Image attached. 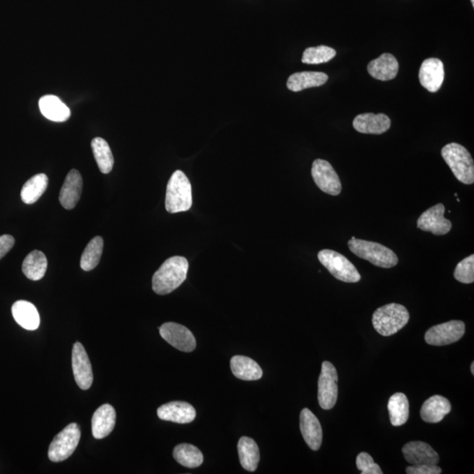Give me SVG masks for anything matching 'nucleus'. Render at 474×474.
Segmentation results:
<instances>
[{"label": "nucleus", "instance_id": "10", "mask_svg": "<svg viewBox=\"0 0 474 474\" xmlns=\"http://www.w3.org/2000/svg\"><path fill=\"white\" fill-rule=\"evenodd\" d=\"M311 173L314 183L321 191L332 196L340 195V179L330 162L323 159H316L313 162Z\"/></svg>", "mask_w": 474, "mask_h": 474}, {"label": "nucleus", "instance_id": "15", "mask_svg": "<svg viewBox=\"0 0 474 474\" xmlns=\"http://www.w3.org/2000/svg\"><path fill=\"white\" fill-rule=\"evenodd\" d=\"M158 416L161 420L186 424L195 419L196 410L191 404L184 401H172L159 407Z\"/></svg>", "mask_w": 474, "mask_h": 474}, {"label": "nucleus", "instance_id": "21", "mask_svg": "<svg viewBox=\"0 0 474 474\" xmlns=\"http://www.w3.org/2000/svg\"><path fill=\"white\" fill-rule=\"evenodd\" d=\"M368 74L379 81H389L396 78L399 71V63L393 55L385 53L370 62Z\"/></svg>", "mask_w": 474, "mask_h": 474}, {"label": "nucleus", "instance_id": "39", "mask_svg": "<svg viewBox=\"0 0 474 474\" xmlns=\"http://www.w3.org/2000/svg\"><path fill=\"white\" fill-rule=\"evenodd\" d=\"M470 372H472V375H474V363H472V365H470Z\"/></svg>", "mask_w": 474, "mask_h": 474}, {"label": "nucleus", "instance_id": "4", "mask_svg": "<svg viewBox=\"0 0 474 474\" xmlns=\"http://www.w3.org/2000/svg\"><path fill=\"white\" fill-rule=\"evenodd\" d=\"M375 330L384 337H390L403 328L410 321V313L400 304L390 303L379 307L372 314Z\"/></svg>", "mask_w": 474, "mask_h": 474}, {"label": "nucleus", "instance_id": "22", "mask_svg": "<svg viewBox=\"0 0 474 474\" xmlns=\"http://www.w3.org/2000/svg\"><path fill=\"white\" fill-rule=\"evenodd\" d=\"M452 411L448 399L441 396H434L425 400L421 408V417L425 423L438 424Z\"/></svg>", "mask_w": 474, "mask_h": 474}, {"label": "nucleus", "instance_id": "24", "mask_svg": "<svg viewBox=\"0 0 474 474\" xmlns=\"http://www.w3.org/2000/svg\"><path fill=\"white\" fill-rule=\"evenodd\" d=\"M328 77L323 72L316 71H303L297 72L290 76L287 81V88L290 91L300 92L311 88H318V86L326 84Z\"/></svg>", "mask_w": 474, "mask_h": 474}, {"label": "nucleus", "instance_id": "32", "mask_svg": "<svg viewBox=\"0 0 474 474\" xmlns=\"http://www.w3.org/2000/svg\"><path fill=\"white\" fill-rule=\"evenodd\" d=\"M92 148L99 171L109 174L112 171L114 159L109 144L103 138L96 137L92 141Z\"/></svg>", "mask_w": 474, "mask_h": 474}, {"label": "nucleus", "instance_id": "13", "mask_svg": "<svg viewBox=\"0 0 474 474\" xmlns=\"http://www.w3.org/2000/svg\"><path fill=\"white\" fill-rule=\"evenodd\" d=\"M72 369L78 386L83 390L89 389L93 382L92 365L84 346L78 342L72 351Z\"/></svg>", "mask_w": 474, "mask_h": 474}, {"label": "nucleus", "instance_id": "17", "mask_svg": "<svg viewBox=\"0 0 474 474\" xmlns=\"http://www.w3.org/2000/svg\"><path fill=\"white\" fill-rule=\"evenodd\" d=\"M300 428L306 444L313 451H318L323 442V428L318 418L309 408H304L300 413Z\"/></svg>", "mask_w": 474, "mask_h": 474}, {"label": "nucleus", "instance_id": "18", "mask_svg": "<svg viewBox=\"0 0 474 474\" xmlns=\"http://www.w3.org/2000/svg\"><path fill=\"white\" fill-rule=\"evenodd\" d=\"M390 127V118L384 113L358 114L353 120V127L362 134H382L386 133Z\"/></svg>", "mask_w": 474, "mask_h": 474}, {"label": "nucleus", "instance_id": "28", "mask_svg": "<svg viewBox=\"0 0 474 474\" xmlns=\"http://www.w3.org/2000/svg\"><path fill=\"white\" fill-rule=\"evenodd\" d=\"M387 410L393 426L400 427L407 423L410 417V403L404 393H396L391 396Z\"/></svg>", "mask_w": 474, "mask_h": 474}, {"label": "nucleus", "instance_id": "1", "mask_svg": "<svg viewBox=\"0 0 474 474\" xmlns=\"http://www.w3.org/2000/svg\"><path fill=\"white\" fill-rule=\"evenodd\" d=\"M189 264L184 257L169 258L152 278V288L159 295H166L179 288L188 277Z\"/></svg>", "mask_w": 474, "mask_h": 474}, {"label": "nucleus", "instance_id": "27", "mask_svg": "<svg viewBox=\"0 0 474 474\" xmlns=\"http://www.w3.org/2000/svg\"><path fill=\"white\" fill-rule=\"evenodd\" d=\"M238 454L243 468L249 472H254L258 468L260 453L258 446L253 439L247 437L240 438L238 442Z\"/></svg>", "mask_w": 474, "mask_h": 474}, {"label": "nucleus", "instance_id": "16", "mask_svg": "<svg viewBox=\"0 0 474 474\" xmlns=\"http://www.w3.org/2000/svg\"><path fill=\"white\" fill-rule=\"evenodd\" d=\"M421 85L431 92H437L445 79L444 64L438 58H428L421 64L419 71Z\"/></svg>", "mask_w": 474, "mask_h": 474}, {"label": "nucleus", "instance_id": "11", "mask_svg": "<svg viewBox=\"0 0 474 474\" xmlns=\"http://www.w3.org/2000/svg\"><path fill=\"white\" fill-rule=\"evenodd\" d=\"M159 333L168 344L184 352H192L196 348V339L191 330L181 324L166 323L159 328Z\"/></svg>", "mask_w": 474, "mask_h": 474}, {"label": "nucleus", "instance_id": "14", "mask_svg": "<svg viewBox=\"0 0 474 474\" xmlns=\"http://www.w3.org/2000/svg\"><path fill=\"white\" fill-rule=\"evenodd\" d=\"M405 459L411 466L438 465L439 455L427 442L413 441L407 442L403 448Z\"/></svg>", "mask_w": 474, "mask_h": 474}, {"label": "nucleus", "instance_id": "33", "mask_svg": "<svg viewBox=\"0 0 474 474\" xmlns=\"http://www.w3.org/2000/svg\"><path fill=\"white\" fill-rule=\"evenodd\" d=\"M104 247L103 238L95 237L89 242L88 246L83 252L81 266L85 272L92 271L99 265L100 258H102Z\"/></svg>", "mask_w": 474, "mask_h": 474}, {"label": "nucleus", "instance_id": "5", "mask_svg": "<svg viewBox=\"0 0 474 474\" xmlns=\"http://www.w3.org/2000/svg\"><path fill=\"white\" fill-rule=\"evenodd\" d=\"M441 154L459 181L465 185L473 184V160L465 147L456 143L449 144L442 148Z\"/></svg>", "mask_w": 474, "mask_h": 474}, {"label": "nucleus", "instance_id": "35", "mask_svg": "<svg viewBox=\"0 0 474 474\" xmlns=\"http://www.w3.org/2000/svg\"><path fill=\"white\" fill-rule=\"evenodd\" d=\"M454 278L463 284L474 282V256L473 254L459 263L455 269Z\"/></svg>", "mask_w": 474, "mask_h": 474}, {"label": "nucleus", "instance_id": "26", "mask_svg": "<svg viewBox=\"0 0 474 474\" xmlns=\"http://www.w3.org/2000/svg\"><path fill=\"white\" fill-rule=\"evenodd\" d=\"M231 371L237 379L242 380H258L263 376L260 365L245 356H235L230 361Z\"/></svg>", "mask_w": 474, "mask_h": 474}, {"label": "nucleus", "instance_id": "6", "mask_svg": "<svg viewBox=\"0 0 474 474\" xmlns=\"http://www.w3.org/2000/svg\"><path fill=\"white\" fill-rule=\"evenodd\" d=\"M318 259L321 265L333 275L335 279L345 283L361 281V276L357 268L344 255L332 250H323L318 253Z\"/></svg>", "mask_w": 474, "mask_h": 474}, {"label": "nucleus", "instance_id": "38", "mask_svg": "<svg viewBox=\"0 0 474 474\" xmlns=\"http://www.w3.org/2000/svg\"><path fill=\"white\" fill-rule=\"evenodd\" d=\"M15 238L10 235H4L0 237V259L5 257L15 245Z\"/></svg>", "mask_w": 474, "mask_h": 474}, {"label": "nucleus", "instance_id": "2", "mask_svg": "<svg viewBox=\"0 0 474 474\" xmlns=\"http://www.w3.org/2000/svg\"><path fill=\"white\" fill-rule=\"evenodd\" d=\"M193 206L192 186L182 171H176L169 179L166 188L165 209L167 212H186Z\"/></svg>", "mask_w": 474, "mask_h": 474}, {"label": "nucleus", "instance_id": "9", "mask_svg": "<svg viewBox=\"0 0 474 474\" xmlns=\"http://www.w3.org/2000/svg\"><path fill=\"white\" fill-rule=\"evenodd\" d=\"M466 325L461 321H449L447 323L435 325L425 334L428 344L444 346L454 344L463 337Z\"/></svg>", "mask_w": 474, "mask_h": 474}, {"label": "nucleus", "instance_id": "40", "mask_svg": "<svg viewBox=\"0 0 474 474\" xmlns=\"http://www.w3.org/2000/svg\"><path fill=\"white\" fill-rule=\"evenodd\" d=\"M472 1L473 6H474V0H470Z\"/></svg>", "mask_w": 474, "mask_h": 474}, {"label": "nucleus", "instance_id": "30", "mask_svg": "<svg viewBox=\"0 0 474 474\" xmlns=\"http://www.w3.org/2000/svg\"><path fill=\"white\" fill-rule=\"evenodd\" d=\"M48 179L44 173H40L32 176L25 183L20 193L22 202L30 205L37 202L46 191Z\"/></svg>", "mask_w": 474, "mask_h": 474}, {"label": "nucleus", "instance_id": "31", "mask_svg": "<svg viewBox=\"0 0 474 474\" xmlns=\"http://www.w3.org/2000/svg\"><path fill=\"white\" fill-rule=\"evenodd\" d=\"M176 461L188 468H196L202 465V452L196 446L189 444L176 445L173 451Z\"/></svg>", "mask_w": 474, "mask_h": 474}, {"label": "nucleus", "instance_id": "25", "mask_svg": "<svg viewBox=\"0 0 474 474\" xmlns=\"http://www.w3.org/2000/svg\"><path fill=\"white\" fill-rule=\"evenodd\" d=\"M39 107L43 116L52 122H67L71 117V110L57 96H43L39 100Z\"/></svg>", "mask_w": 474, "mask_h": 474}, {"label": "nucleus", "instance_id": "20", "mask_svg": "<svg viewBox=\"0 0 474 474\" xmlns=\"http://www.w3.org/2000/svg\"><path fill=\"white\" fill-rule=\"evenodd\" d=\"M116 423V413L113 406L104 404L93 414L92 431L93 437L102 439L109 435Z\"/></svg>", "mask_w": 474, "mask_h": 474}, {"label": "nucleus", "instance_id": "3", "mask_svg": "<svg viewBox=\"0 0 474 474\" xmlns=\"http://www.w3.org/2000/svg\"><path fill=\"white\" fill-rule=\"evenodd\" d=\"M348 246L353 254L378 267L392 268L399 262V258L392 250L375 242L357 239L352 237L348 242Z\"/></svg>", "mask_w": 474, "mask_h": 474}, {"label": "nucleus", "instance_id": "36", "mask_svg": "<svg viewBox=\"0 0 474 474\" xmlns=\"http://www.w3.org/2000/svg\"><path fill=\"white\" fill-rule=\"evenodd\" d=\"M357 467L362 474H382L378 463L373 461L372 456L368 452H361L357 456Z\"/></svg>", "mask_w": 474, "mask_h": 474}, {"label": "nucleus", "instance_id": "23", "mask_svg": "<svg viewBox=\"0 0 474 474\" xmlns=\"http://www.w3.org/2000/svg\"><path fill=\"white\" fill-rule=\"evenodd\" d=\"M12 314L17 323L27 330H36L40 326V316L34 304L18 300L12 307Z\"/></svg>", "mask_w": 474, "mask_h": 474}, {"label": "nucleus", "instance_id": "34", "mask_svg": "<svg viewBox=\"0 0 474 474\" xmlns=\"http://www.w3.org/2000/svg\"><path fill=\"white\" fill-rule=\"evenodd\" d=\"M337 55V51L330 47L318 46L307 48L302 55V63L307 64H320L328 63Z\"/></svg>", "mask_w": 474, "mask_h": 474}, {"label": "nucleus", "instance_id": "29", "mask_svg": "<svg viewBox=\"0 0 474 474\" xmlns=\"http://www.w3.org/2000/svg\"><path fill=\"white\" fill-rule=\"evenodd\" d=\"M48 260L46 256L40 251L30 252L24 259L22 272L27 279L37 281L43 278L47 272Z\"/></svg>", "mask_w": 474, "mask_h": 474}, {"label": "nucleus", "instance_id": "37", "mask_svg": "<svg viewBox=\"0 0 474 474\" xmlns=\"http://www.w3.org/2000/svg\"><path fill=\"white\" fill-rule=\"evenodd\" d=\"M407 474H440L442 469L438 465H419L407 467Z\"/></svg>", "mask_w": 474, "mask_h": 474}, {"label": "nucleus", "instance_id": "8", "mask_svg": "<svg viewBox=\"0 0 474 474\" xmlns=\"http://www.w3.org/2000/svg\"><path fill=\"white\" fill-rule=\"evenodd\" d=\"M338 375L337 369L330 362L321 365V372L318 380V401L325 410H332L338 397Z\"/></svg>", "mask_w": 474, "mask_h": 474}, {"label": "nucleus", "instance_id": "7", "mask_svg": "<svg viewBox=\"0 0 474 474\" xmlns=\"http://www.w3.org/2000/svg\"><path fill=\"white\" fill-rule=\"evenodd\" d=\"M81 431L77 424H69L52 441L48 448V459L52 462H62L74 454L81 441Z\"/></svg>", "mask_w": 474, "mask_h": 474}, {"label": "nucleus", "instance_id": "12", "mask_svg": "<svg viewBox=\"0 0 474 474\" xmlns=\"http://www.w3.org/2000/svg\"><path fill=\"white\" fill-rule=\"evenodd\" d=\"M445 207L442 203L431 207L418 218L417 227L435 235L448 234L452 230L451 221L445 218Z\"/></svg>", "mask_w": 474, "mask_h": 474}, {"label": "nucleus", "instance_id": "19", "mask_svg": "<svg viewBox=\"0 0 474 474\" xmlns=\"http://www.w3.org/2000/svg\"><path fill=\"white\" fill-rule=\"evenodd\" d=\"M83 179L77 169L68 173L59 195V200L65 209H74L81 200Z\"/></svg>", "mask_w": 474, "mask_h": 474}]
</instances>
